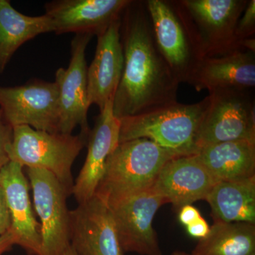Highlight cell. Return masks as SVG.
I'll return each mask as SVG.
<instances>
[{"label": "cell", "mask_w": 255, "mask_h": 255, "mask_svg": "<svg viewBox=\"0 0 255 255\" xmlns=\"http://www.w3.org/2000/svg\"><path fill=\"white\" fill-rule=\"evenodd\" d=\"M124 64L114 96L117 118L132 117L177 102L179 82L156 45L145 1H130L121 21Z\"/></svg>", "instance_id": "6da1fadb"}, {"label": "cell", "mask_w": 255, "mask_h": 255, "mask_svg": "<svg viewBox=\"0 0 255 255\" xmlns=\"http://www.w3.org/2000/svg\"><path fill=\"white\" fill-rule=\"evenodd\" d=\"M176 157L148 139L120 142L107 159L95 195L109 206L147 190Z\"/></svg>", "instance_id": "7a4b0ae2"}, {"label": "cell", "mask_w": 255, "mask_h": 255, "mask_svg": "<svg viewBox=\"0 0 255 255\" xmlns=\"http://www.w3.org/2000/svg\"><path fill=\"white\" fill-rule=\"evenodd\" d=\"M208 105L207 96L198 103L185 105L177 102L147 113L119 119V143L145 138L177 157L195 155L198 130Z\"/></svg>", "instance_id": "3957f363"}, {"label": "cell", "mask_w": 255, "mask_h": 255, "mask_svg": "<svg viewBox=\"0 0 255 255\" xmlns=\"http://www.w3.org/2000/svg\"><path fill=\"white\" fill-rule=\"evenodd\" d=\"M248 0L173 1L187 26L196 53L202 59L245 50L236 36Z\"/></svg>", "instance_id": "277c9868"}, {"label": "cell", "mask_w": 255, "mask_h": 255, "mask_svg": "<svg viewBox=\"0 0 255 255\" xmlns=\"http://www.w3.org/2000/svg\"><path fill=\"white\" fill-rule=\"evenodd\" d=\"M87 141L80 134L48 132L28 126H18L13 128L8 154L10 161L17 162L23 168L43 169L51 172L72 195V167Z\"/></svg>", "instance_id": "5b68a950"}, {"label": "cell", "mask_w": 255, "mask_h": 255, "mask_svg": "<svg viewBox=\"0 0 255 255\" xmlns=\"http://www.w3.org/2000/svg\"><path fill=\"white\" fill-rule=\"evenodd\" d=\"M208 97L209 105L196 138L198 150L219 142H255V102L251 92L218 90Z\"/></svg>", "instance_id": "8992f818"}, {"label": "cell", "mask_w": 255, "mask_h": 255, "mask_svg": "<svg viewBox=\"0 0 255 255\" xmlns=\"http://www.w3.org/2000/svg\"><path fill=\"white\" fill-rule=\"evenodd\" d=\"M26 174L33 191L34 209L41 221L40 255H62L70 246L67 199L71 194L46 169L27 167Z\"/></svg>", "instance_id": "52a82bcc"}, {"label": "cell", "mask_w": 255, "mask_h": 255, "mask_svg": "<svg viewBox=\"0 0 255 255\" xmlns=\"http://www.w3.org/2000/svg\"><path fill=\"white\" fill-rule=\"evenodd\" d=\"M59 92L55 82L31 80L16 87H0V110L11 127L59 132Z\"/></svg>", "instance_id": "ba28073f"}, {"label": "cell", "mask_w": 255, "mask_h": 255, "mask_svg": "<svg viewBox=\"0 0 255 255\" xmlns=\"http://www.w3.org/2000/svg\"><path fill=\"white\" fill-rule=\"evenodd\" d=\"M165 201L152 187L109 205L122 249L140 255H162L152 223Z\"/></svg>", "instance_id": "9c48e42d"}, {"label": "cell", "mask_w": 255, "mask_h": 255, "mask_svg": "<svg viewBox=\"0 0 255 255\" xmlns=\"http://www.w3.org/2000/svg\"><path fill=\"white\" fill-rule=\"evenodd\" d=\"M90 34H77L71 42V58L68 68L55 73L59 98V132L72 134L81 128L80 135L88 138L91 129L87 120L90 104L87 95V67L85 52L92 38Z\"/></svg>", "instance_id": "30bf717a"}, {"label": "cell", "mask_w": 255, "mask_h": 255, "mask_svg": "<svg viewBox=\"0 0 255 255\" xmlns=\"http://www.w3.org/2000/svg\"><path fill=\"white\" fill-rule=\"evenodd\" d=\"M145 5L159 53L179 83L187 82L200 58L173 1L147 0Z\"/></svg>", "instance_id": "8fae6325"}, {"label": "cell", "mask_w": 255, "mask_h": 255, "mask_svg": "<svg viewBox=\"0 0 255 255\" xmlns=\"http://www.w3.org/2000/svg\"><path fill=\"white\" fill-rule=\"evenodd\" d=\"M70 246L80 255H125L110 208L98 196L70 211Z\"/></svg>", "instance_id": "7c38bea8"}, {"label": "cell", "mask_w": 255, "mask_h": 255, "mask_svg": "<svg viewBox=\"0 0 255 255\" xmlns=\"http://www.w3.org/2000/svg\"><path fill=\"white\" fill-rule=\"evenodd\" d=\"M131 0H55L45 4V14L56 34L99 36L122 17Z\"/></svg>", "instance_id": "4fadbf2b"}, {"label": "cell", "mask_w": 255, "mask_h": 255, "mask_svg": "<svg viewBox=\"0 0 255 255\" xmlns=\"http://www.w3.org/2000/svg\"><path fill=\"white\" fill-rule=\"evenodd\" d=\"M0 187L4 192L11 219L9 231L16 238V245L28 255H40L41 224L33 213L28 192L29 184L23 167L9 161L0 171Z\"/></svg>", "instance_id": "5bb4252c"}, {"label": "cell", "mask_w": 255, "mask_h": 255, "mask_svg": "<svg viewBox=\"0 0 255 255\" xmlns=\"http://www.w3.org/2000/svg\"><path fill=\"white\" fill-rule=\"evenodd\" d=\"M218 181L194 155L171 159L161 169L152 189L179 211L196 201L206 200Z\"/></svg>", "instance_id": "9a60e30c"}, {"label": "cell", "mask_w": 255, "mask_h": 255, "mask_svg": "<svg viewBox=\"0 0 255 255\" xmlns=\"http://www.w3.org/2000/svg\"><path fill=\"white\" fill-rule=\"evenodd\" d=\"M113 102H108L100 112L94 128L89 134L86 159L72 191L78 204L95 195L107 159L119 145L120 120L114 115Z\"/></svg>", "instance_id": "2e32d148"}, {"label": "cell", "mask_w": 255, "mask_h": 255, "mask_svg": "<svg viewBox=\"0 0 255 255\" xmlns=\"http://www.w3.org/2000/svg\"><path fill=\"white\" fill-rule=\"evenodd\" d=\"M122 17L97 36L95 58L87 68V95L90 106L97 105L100 112L114 100L122 73L124 58L121 41Z\"/></svg>", "instance_id": "e0dca14e"}, {"label": "cell", "mask_w": 255, "mask_h": 255, "mask_svg": "<svg viewBox=\"0 0 255 255\" xmlns=\"http://www.w3.org/2000/svg\"><path fill=\"white\" fill-rule=\"evenodd\" d=\"M255 53L238 50L202 58L196 64L187 83L198 92L233 90L251 92L255 87Z\"/></svg>", "instance_id": "ac0fdd59"}, {"label": "cell", "mask_w": 255, "mask_h": 255, "mask_svg": "<svg viewBox=\"0 0 255 255\" xmlns=\"http://www.w3.org/2000/svg\"><path fill=\"white\" fill-rule=\"evenodd\" d=\"M194 155L218 182L255 176V142H219L201 147Z\"/></svg>", "instance_id": "d6986e66"}, {"label": "cell", "mask_w": 255, "mask_h": 255, "mask_svg": "<svg viewBox=\"0 0 255 255\" xmlns=\"http://www.w3.org/2000/svg\"><path fill=\"white\" fill-rule=\"evenodd\" d=\"M216 221L255 225V176L215 184L206 200Z\"/></svg>", "instance_id": "ffe728a7"}, {"label": "cell", "mask_w": 255, "mask_h": 255, "mask_svg": "<svg viewBox=\"0 0 255 255\" xmlns=\"http://www.w3.org/2000/svg\"><path fill=\"white\" fill-rule=\"evenodd\" d=\"M53 31L47 15L27 16L16 11L9 0H0V74L23 44L38 35Z\"/></svg>", "instance_id": "44dd1931"}, {"label": "cell", "mask_w": 255, "mask_h": 255, "mask_svg": "<svg viewBox=\"0 0 255 255\" xmlns=\"http://www.w3.org/2000/svg\"><path fill=\"white\" fill-rule=\"evenodd\" d=\"M194 255H255V225L216 221L201 239Z\"/></svg>", "instance_id": "7402d4cb"}, {"label": "cell", "mask_w": 255, "mask_h": 255, "mask_svg": "<svg viewBox=\"0 0 255 255\" xmlns=\"http://www.w3.org/2000/svg\"><path fill=\"white\" fill-rule=\"evenodd\" d=\"M242 15L236 27V36L238 40L243 42L248 38H255V0L248 1Z\"/></svg>", "instance_id": "603a6c76"}, {"label": "cell", "mask_w": 255, "mask_h": 255, "mask_svg": "<svg viewBox=\"0 0 255 255\" xmlns=\"http://www.w3.org/2000/svg\"><path fill=\"white\" fill-rule=\"evenodd\" d=\"M13 128L6 123L0 110V171L9 162L8 149L12 140Z\"/></svg>", "instance_id": "cb8c5ba5"}, {"label": "cell", "mask_w": 255, "mask_h": 255, "mask_svg": "<svg viewBox=\"0 0 255 255\" xmlns=\"http://www.w3.org/2000/svg\"><path fill=\"white\" fill-rule=\"evenodd\" d=\"M11 227V219L6 198L2 188L0 187V236L7 233Z\"/></svg>", "instance_id": "d4e9b609"}, {"label": "cell", "mask_w": 255, "mask_h": 255, "mask_svg": "<svg viewBox=\"0 0 255 255\" xmlns=\"http://www.w3.org/2000/svg\"><path fill=\"white\" fill-rule=\"evenodd\" d=\"M210 228L211 227L203 217L186 226L187 232L191 237L199 238L200 240L208 236Z\"/></svg>", "instance_id": "484cf974"}, {"label": "cell", "mask_w": 255, "mask_h": 255, "mask_svg": "<svg viewBox=\"0 0 255 255\" xmlns=\"http://www.w3.org/2000/svg\"><path fill=\"white\" fill-rule=\"evenodd\" d=\"M201 217L202 216H201V213L194 206L186 205L179 210L178 219H179V222L185 227Z\"/></svg>", "instance_id": "4316f807"}, {"label": "cell", "mask_w": 255, "mask_h": 255, "mask_svg": "<svg viewBox=\"0 0 255 255\" xmlns=\"http://www.w3.org/2000/svg\"><path fill=\"white\" fill-rule=\"evenodd\" d=\"M16 245V238L10 231L0 236V255L9 252Z\"/></svg>", "instance_id": "83f0119b"}, {"label": "cell", "mask_w": 255, "mask_h": 255, "mask_svg": "<svg viewBox=\"0 0 255 255\" xmlns=\"http://www.w3.org/2000/svg\"><path fill=\"white\" fill-rule=\"evenodd\" d=\"M62 255H80L77 253L75 250L72 248L71 246H69L65 251L63 252V254Z\"/></svg>", "instance_id": "f1b7e54d"}, {"label": "cell", "mask_w": 255, "mask_h": 255, "mask_svg": "<svg viewBox=\"0 0 255 255\" xmlns=\"http://www.w3.org/2000/svg\"><path fill=\"white\" fill-rule=\"evenodd\" d=\"M172 255H193L192 253H186V252L180 251H176L173 252L172 253Z\"/></svg>", "instance_id": "f546056e"}]
</instances>
